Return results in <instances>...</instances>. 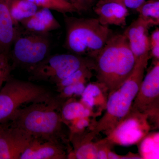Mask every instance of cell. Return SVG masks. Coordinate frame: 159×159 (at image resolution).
Segmentation results:
<instances>
[{
  "label": "cell",
  "instance_id": "14",
  "mask_svg": "<svg viewBox=\"0 0 159 159\" xmlns=\"http://www.w3.org/2000/svg\"><path fill=\"white\" fill-rule=\"evenodd\" d=\"M20 31L12 21L6 0H0V53L9 57L11 47Z\"/></svg>",
  "mask_w": 159,
  "mask_h": 159
},
{
  "label": "cell",
  "instance_id": "30",
  "mask_svg": "<svg viewBox=\"0 0 159 159\" xmlns=\"http://www.w3.org/2000/svg\"><path fill=\"white\" fill-rule=\"evenodd\" d=\"M105 0H98V2H102V1H104Z\"/></svg>",
  "mask_w": 159,
  "mask_h": 159
},
{
  "label": "cell",
  "instance_id": "13",
  "mask_svg": "<svg viewBox=\"0 0 159 159\" xmlns=\"http://www.w3.org/2000/svg\"><path fill=\"white\" fill-rule=\"evenodd\" d=\"M93 10L103 25H114L122 28L126 26L129 13L128 9L120 3L111 1L98 2Z\"/></svg>",
  "mask_w": 159,
  "mask_h": 159
},
{
  "label": "cell",
  "instance_id": "18",
  "mask_svg": "<svg viewBox=\"0 0 159 159\" xmlns=\"http://www.w3.org/2000/svg\"><path fill=\"white\" fill-rule=\"evenodd\" d=\"M9 13L16 26L34 14L39 7L28 0H6Z\"/></svg>",
  "mask_w": 159,
  "mask_h": 159
},
{
  "label": "cell",
  "instance_id": "15",
  "mask_svg": "<svg viewBox=\"0 0 159 159\" xmlns=\"http://www.w3.org/2000/svg\"><path fill=\"white\" fill-rule=\"evenodd\" d=\"M20 24L26 31L38 34H48L51 31L61 28L51 10L44 8H40L34 14Z\"/></svg>",
  "mask_w": 159,
  "mask_h": 159
},
{
  "label": "cell",
  "instance_id": "7",
  "mask_svg": "<svg viewBox=\"0 0 159 159\" xmlns=\"http://www.w3.org/2000/svg\"><path fill=\"white\" fill-rule=\"evenodd\" d=\"M21 31L12 45L13 62L29 71L49 56L51 42L48 34Z\"/></svg>",
  "mask_w": 159,
  "mask_h": 159
},
{
  "label": "cell",
  "instance_id": "27",
  "mask_svg": "<svg viewBox=\"0 0 159 159\" xmlns=\"http://www.w3.org/2000/svg\"><path fill=\"white\" fill-rule=\"evenodd\" d=\"M108 159H122L123 156L119 155L112 151L111 149L109 150L108 154Z\"/></svg>",
  "mask_w": 159,
  "mask_h": 159
},
{
  "label": "cell",
  "instance_id": "4",
  "mask_svg": "<svg viewBox=\"0 0 159 159\" xmlns=\"http://www.w3.org/2000/svg\"><path fill=\"white\" fill-rule=\"evenodd\" d=\"M66 34L64 47L71 54L94 57L114 34L108 26L97 18H77L65 15Z\"/></svg>",
  "mask_w": 159,
  "mask_h": 159
},
{
  "label": "cell",
  "instance_id": "10",
  "mask_svg": "<svg viewBox=\"0 0 159 159\" xmlns=\"http://www.w3.org/2000/svg\"><path fill=\"white\" fill-rule=\"evenodd\" d=\"M33 138L8 122L0 132V159H20Z\"/></svg>",
  "mask_w": 159,
  "mask_h": 159
},
{
  "label": "cell",
  "instance_id": "2",
  "mask_svg": "<svg viewBox=\"0 0 159 159\" xmlns=\"http://www.w3.org/2000/svg\"><path fill=\"white\" fill-rule=\"evenodd\" d=\"M64 102L57 97L47 102L31 103L16 111L9 122L33 138L65 143L67 140L63 129L65 124L60 114Z\"/></svg>",
  "mask_w": 159,
  "mask_h": 159
},
{
  "label": "cell",
  "instance_id": "3",
  "mask_svg": "<svg viewBox=\"0 0 159 159\" xmlns=\"http://www.w3.org/2000/svg\"><path fill=\"white\" fill-rule=\"evenodd\" d=\"M150 58L149 52L137 58L130 76L119 88L109 94L104 115L88 133L90 139L93 140L100 132L107 135L129 113Z\"/></svg>",
  "mask_w": 159,
  "mask_h": 159
},
{
  "label": "cell",
  "instance_id": "21",
  "mask_svg": "<svg viewBox=\"0 0 159 159\" xmlns=\"http://www.w3.org/2000/svg\"><path fill=\"white\" fill-rule=\"evenodd\" d=\"M158 137V133L149 134L145 137L141 142L139 147L140 156L142 159L150 158V154L152 156V158H154V151L158 150V139L156 140L155 139Z\"/></svg>",
  "mask_w": 159,
  "mask_h": 159
},
{
  "label": "cell",
  "instance_id": "22",
  "mask_svg": "<svg viewBox=\"0 0 159 159\" xmlns=\"http://www.w3.org/2000/svg\"><path fill=\"white\" fill-rule=\"evenodd\" d=\"M87 82H79L67 86L60 90V95L58 97L64 101L77 96H81L85 88Z\"/></svg>",
  "mask_w": 159,
  "mask_h": 159
},
{
  "label": "cell",
  "instance_id": "29",
  "mask_svg": "<svg viewBox=\"0 0 159 159\" xmlns=\"http://www.w3.org/2000/svg\"><path fill=\"white\" fill-rule=\"evenodd\" d=\"M94 0H89V5H90L91 4H92V3L93 2Z\"/></svg>",
  "mask_w": 159,
  "mask_h": 159
},
{
  "label": "cell",
  "instance_id": "19",
  "mask_svg": "<svg viewBox=\"0 0 159 159\" xmlns=\"http://www.w3.org/2000/svg\"><path fill=\"white\" fill-rule=\"evenodd\" d=\"M135 10L139 13V17L151 25H158L159 0H146Z\"/></svg>",
  "mask_w": 159,
  "mask_h": 159
},
{
  "label": "cell",
  "instance_id": "25",
  "mask_svg": "<svg viewBox=\"0 0 159 159\" xmlns=\"http://www.w3.org/2000/svg\"><path fill=\"white\" fill-rule=\"evenodd\" d=\"M114 1L124 5L127 9H136L146 0H105L104 1Z\"/></svg>",
  "mask_w": 159,
  "mask_h": 159
},
{
  "label": "cell",
  "instance_id": "24",
  "mask_svg": "<svg viewBox=\"0 0 159 159\" xmlns=\"http://www.w3.org/2000/svg\"><path fill=\"white\" fill-rule=\"evenodd\" d=\"M151 57L154 61L159 60V29L157 28L153 31L149 37Z\"/></svg>",
  "mask_w": 159,
  "mask_h": 159
},
{
  "label": "cell",
  "instance_id": "20",
  "mask_svg": "<svg viewBox=\"0 0 159 159\" xmlns=\"http://www.w3.org/2000/svg\"><path fill=\"white\" fill-rule=\"evenodd\" d=\"M93 66H87L78 69L68 77L56 84L58 90L67 86L77 83L87 82L93 76Z\"/></svg>",
  "mask_w": 159,
  "mask_h": 159
},
{
  "label": "cell",
  "instance_id": "6",
  "mask_svg": "<svg viewBox=\"0 0 159 159\" xmlns=\"http://www.w3.org/2000/svg\"><path fill=\"white\" fill-rule=\"evenodd\" d=\"M93 66L90 57L73 54L49 55L29 71L30 80L45 81L57 84L78 69Z\"/></svg>",
  "mask_w": 159,
  "mask_h": 159
},
{
  "label": "cell",
  "instance_id": "16",
  "mask_svg": "<svg viewBox=\"0 0 159 159\" xmlns=\"http://www.w3.org/2000/svg\"><path fill=\"white\" fill-rule=\"evenodd\" d=\"M108 93L105 87L98 81L88 84L80 101L99 116L105 110Z\"/></svg>",
  "mask_w": 159,
  "mask_h": 159
},
{
  "label": "cell",
  "instance_id": "12",
  "mask_svg": "<svg viewBox=\"0 0 159 159\" xmlns=\"http://www.w3.org/2000/svg\"><path fill=\"white\" fill-rule=\"evenodd\" d=\"M151 26L149 23L139 17L131 23L123 33L136 59L150 51L148 30Z\"/></svg>",
  "mask_w": 159,
  "mask_h": 159
},
{
  "label": "cell",
  "instance_id": "1",
  "mask_svg": "<svg viewBox=\"0 0 159 159\" xmlns=\"http://www.w3.org/2000/svg\"><path fill=\"white\" fill-rule=\"evenodd\" d=\"M91 58L97 81L105 87L108 95L130 76L136 61L123 34H113L104 47Z\"/></svg>",
  "mask_w": 159,
  "mask_h": 159
},
{
  "label": "cell",
  "instance_id": "26",
  "mask_svg": "<svg viewBox=\"0 0 159 159\" xmlns=\"http://www.w3.org/2000/svg\"><path fill=\"white\" fill-rule=\"evenodd\" d=\"M75 5L77 7L79 12L86 10L88 8L87 6L82 0H66Z\"/></svg>",
  "mask_w": 159,
  "mask_h": 159
},
{
  "label": "cell",
  "instance_id": "17",
  "mask_svg": "<svg viewBox=\"0 0 159 159\" xmlns=\"http://www.w3.org/2000/svg\"><path fill=\"white\" fill-rule=\"evenodd\" d=\"M60 114L64 123L66 125L74 119L81 117H98L90 108L81 101H77L75 98L67 99L61 107Z\"/></svg>",
  "mask_w": 159,
  "mask_h": 159
},
{
  "label": "cell",
  "instance_id": "11",
  "mask_svg": "<svg viewBox=\"0 0 159 159\" xmlns=\"http://www.w3.org/2000/svg\"><path fill=\"white\" fill-rule=\"evenodd\" d=\"M64 143L33 138L20 159H68Z\"/></svg>",
  "mask_w": 159,
  "mask_h": 159
},
{
  "label": "cell",
  "instance_id": "28",
  "mask_svg": "<svg viewBox=\"0 0 159 159\" xmlns=\"http://www.w3.org/2000/svg\"><path fill=\"white\" fill-rule=\"evenodd\" d=\"M8 123V122H5V123H0V132L2 130Z\"/></svg>",
  "mask_w": 159,
  "mask_h": 159
},
{
  "label": "cell",
  "instance_id": "23",
  "mask_svg": "<svg viewBox=\"0 0 159 159\" xmlns=\"http://www.w3.org/2000/svg\"><path fill=\"white\" fill-rule=\"evenodd\" d=\"M11 70L9 57L0 53V89L4 83L10 78Z\"/></svg>",
  "mask_w": 159,
  "mask_h": 159
},
{
  "label": "cell",
  "instance_id": "9",
  "mask_svg": "<svg viewBox=\"0 0 159 159\" xmlns=\"http://www.w3.org/2000/svg\"><path fill=\"white\" fill-rule=\"evenodd\" d=\"M152 129L147 115L131 110L104 138L112 145L139 144Z\"/></svg>",
  "mask_w": 159,
  "mask_h": 159
},
{
  "label": "cell",
  "instance_id": "5",
  "mask_svg": "<svg viewBox=\"0 0 159 159\" xmlns=\"http://www.w3.org/2000/svg\"><path fill=\"white\" fill-rule=\"evenodd\" d=\"M0 89V123L9 122L15 113L34 102H47L54 97L46 88L11 77Z\"/></svg>",
  "mask_w": 159,
  "mask_h": 159
},
{
  "label": "cell",
  "instance_id": "8",
  "mask_svg": "<svg viewBox=\"0 0 159 159\" xmlns=\"http://www.w3.org/2000/svg\"><path fill=\"white\" fill-rule=\"evenodd\" d=\"M159 60H157L144 77L131 110L147 115L154 129L159 126Z\"/></svg>",
  "mask_w": 159,
  "mask_h": 159
}]
</instances>
